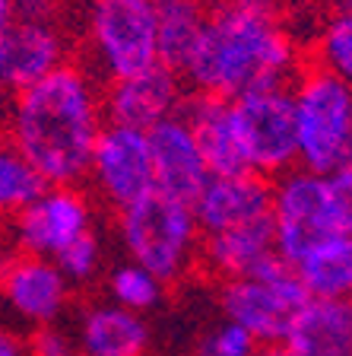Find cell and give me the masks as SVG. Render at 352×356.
<instances>
[{
    "label": "cell",
    "instance_id": "25",
    "mask_svg": "<svg viewBox=\"0 0 352 356\" xmlns=\"http://www.w3.org/2000/svg\"><path fill=\"white\" fill-rule=\"evenodd\" d=\"M194 356H257V341L235 321L222 318L194 343Z\"/></svg>",
    "mask_w": 352,
    "mask_h": 356
},
{
    "label": "cell",
    "instance_id": "9",
    "mask_svg": "<svg viewBox=\"0 0 352 356\" xmlns=\"http://www.w3.org/2000/svg\"><path fill=\"white\" fill-rule=\"evenodd\" d=\"M92 200L76 185H48L29 207L13 216V242L19 254L58 258L76 238L92 232Z\"/></svg>",
    "mask_w": 352,
    "mask_h": 356
},
{
    "label": "cell",
    "instance_id": "33",
    "mask_svg": "<svg viewBox=\"0 0 352 356\" xmlns=\"http://www.w3.org/2000/svg\"><path fill=\"white\" fill-rule=\"evenodd\" d=\"M257 356H295V353H292V350H286V347H283V350H260V353H257Z\"/></svg>",
    "mask_w": 352,
    "mask_h": 356
},
{
    "label": "cell",
    "instance_id": "21",
    "mask_svg": "<svg viewBox=\"0 0 352 356\" xmlns=\"http://www.w3.org/2000/svg\"><path fill=\"white\" fill-rule=\"evenodd\" d=\"M206 26V0H159L156 3V48L159 64L184 74Z\"/></svg>",
    "mask_w": 352,
    "mask_h": 356
},
{
    "label": "cell",
    "instance_id": "20",
    "mask_svg": "<svg viewBox=\"0 0 352 356\" xmlns=\"http://www.w3.org/2000/svg\"><path fill=\"white\" fill-rule=\"evenodd\" d=\"M305 48L311 67L352 86V0H321Z\"/></svg>",
    "mask_w": 352,
    "mask_h": 356
},
{
    "label": "cell",
    "instance_id": "22",
    "mask_svg": "<svg viewBox=\"0 0 352 356\" xmlns=\"http://www.w3.org/2000/svg\"><path fill=\"white\" fill-rule=\"evenodd\" d=\"M308 296L349 299L352 293V236H330L317 242L292 267Z\"/></svg>",
    "mask_w": 352,
    "mask_h": 356
},
{
    "label": "cell",
    "instance_id": "24",
    "mask_svg": "<svg viewBox=\"0 0 352 356\" xmlns=\"http://www.w3.org/2000/svg\"><path fill=\"white\" fill-rule=\"evenodd\" d=\"M44 188V178L7 140H0V220L29 207Z\"/></svg>",
    "mask_w": 352,
    "mask_h": 356
},
{
    "label": "cell",
    "instance_id": "7",
    "mask_svg": "<svg viewBox=\"0 0 352 356\" xmlns=\"http://www.w3.org/2000/svg\"><path fill=\"white\" fill-rule=\"evenodd\" d=\"M273 238L276 254L295 267L317 242L343 236L333 213L330 181L308 169H289L273 181Z\"/></svg>",
    "mask_w": 352,
    "mask_h": 356
},
{
    "label": "cell",
    "instance_id": "8",
    "mask_svg": "<svg viewBox=\"0 0 352 356\" xmlns=\"http://www.w3.org/2000/svg\"><path fill=\"white\" fill-rule=\"evenodd\" d=\"M232 102L244 163L257 175H283L299 165L295 153V108L289 86L251 89Z\"/></svg>",
    "mask_w": 352,
    "mask_h": 356
},
{
    "label": "cell",
    "instance_id": "3",
    "mask_svg": "<svg viewBox=\"0 0 352 356\" xmlns=\"http://www.w3.org/2000/svg\"><path fill=\"white\" fill-rule=\"evenodd\" d=\"M80 64L99 83L127 80L159 64L153 0H83L80 7Z\"/></svg>",
    "mask_w": 352,
    "mask_h": 356
},
{
    "label": "cell",
    "instance_id": "30",
    "mask_svg": "<svg viewBox=\"0 0 352 356\" xmlns=\"http://www.w3.org/2000/svg\"><path fill=\"white\" fill-rule=\"evenodd\" d=\"M10 102H13V92H10V89H3V86H0V131H3V124H7Z\"/></svg>",
    "mask_w": 352,
    "mask_h": 356
},
{
    "label": "cell",
    "instance_id": "23",
    "mask_svg": "<svg viewBox=\"0 0 352 356\" xmlns=\"http://www.w3.org/2000/svg\"><path fill=\"white\" fill-rule=\"evenodd\" d=\"M108 296L115 305L121 309H131L137 315L143 312H153L162 305L165 299V283L159 277H153L146 267L133 264V261H124V264H115L108 270Z\"/></svg>",
    "mask_w": 352,
    "mask_h": 356
},
{
    "label": "cell",
    "instance_id": "31",
    "mask_svg": "<svg viewBox=\"0 0 352 356\" xmlns=\"http://www.w3.org/2000/svg\"><path fill=\"white\" fill-rule=\"evenodd\" d=\"M13 16H16L13 3H10V0H0V29H7L10 22H13Z\"/></svg>",
    "mask_w": 352,
    "mask_h": 356
},
{
    "label": "cell",
    "instance_id": "12",
    "mask_svg": "<svg viewBox=\"0 0 352 356\" xmlns=\"http://www.w3.org/2000/svg\"><path fill=\"white\" fill-rule=\"evenodd\" d=\"M105 121L133 131H149L159 121L178 115L184 105V83L169 67H149L127 80H115L102 86Z\"/></svg>",
    "mask_w": 352,
    "mask_h": 356
},
{
    "label": "cell",
    "instance_id": "2",
    "mask_svg": "<svg viewBox=\"0 0 352 356\" xmlns=\"http://www.w3.org/2000/svg\"><path fill=\"white\" fill-rule=\"evenodd\" d=\"M102 127V83L86 64L67 60L54 74L13 92L3 134L44 185H76L86 178Z\"/></svg>",
    "mask_w": 352,
    "mask_h": 356
},
{
    "label": "cell",
    "instance_id": "32",
    "mask_svg": "<svg viewBox=\"0 0 352 356\" xmlns=\"http://www.w3.org/2000/svg\"><path fill=\"white\" fill-rule=\"evenodd\" d=\"M70 3H76V0H42L44 13H54V10H60V7H70ZM80 3H83V0H80Z\"/></svg>",
    "mask_w": 352,
    "mask_h": 356
},
{
    "label": "cell",
    "instance_id": "13",
    "mask_svg": "<svg viewBox=\"0 0 352 356\" xmlns=\"http://www.w3.org/2000/svg\"><path fill=\"white\" fill-rule=\"evenodd\" d=\"M0 293L26 325H58L70 305V283L51 258L16 254L0 267Z\"/></svg>",
    "mask_w": 352,
    "mask_h": 356
},
{
    "label": "cell",
    "instance_id": "34",
    "mask_svg": "<svg viewBox=\"0 0 352 356\" xmlns=\"http://www.w3.org/2000/svg\"><path fill=\"white\" fill-rule=\"evenodd\" d=\"M349 302H352V293H349Z\"/></svg>",
    "mask_w": 352,
    "mask_h": 356
},
{
    "label": "cell",
    "instance_id": "18",
    "mask_svg": "<svg viewBox=\"0 0 352 356\" xmlns=\"http://www.w3.org/2000/svg\"><path fill=\"white\" fill-rule=\"evenodd\" d=\"M295 356H352V302L308 296L286 334Z\"/></svg>",
    "mask_w": 352,
    "mask_h": 356
},
{
    "label": "cell",
    "instance_id": "11",
    "mask_svg": "<svg viewBox=\"0 0 352 356\" xmlns=\"http://www.w3.org/2000/svg\"><path fill=\"white\" fill-rule=\"evenodd\" d=\"M74 44L70 29L54 13L13 16L7 29H0V86L19 92L54 74L74 60Z\"/></svg>",
    "mask_w": 352,
    "mask_h": 356
},
{
    "label": "cell",
    "instance_id": "28",
    "mask_svg": "<svg viewBox=\"0 0 352 356\" xmlns=\"http://www.w3.org/2000/svg\"><path fill=\"white\" fill-rule=\"evenodd\" d=\"M29 356H80L76 353V341L58 325H44L32 334Z\"/></svg>",
    "mask_w": 352,
    "mask_h": 356
},
{
    "label": "cell",
    "instance_id": "6",
    "mask_svg": "<svg viewBox=\"0 0 352 356\" xmlns=\"http://www.w3.org/2000/svg\"><path fill=\"white\" fill-rule=\"evenodd\" d=\"M308 302V289L283 258L270 261L254 277L226 280L219 289L222 315L257 343H286L295 312Z\"/></svg>",
    "mask_w": 352,
    "mask_h": 356
},
{
    "label": "cell",
    "instance_id": "16",
    "mask_svg": "<svg viewBox=\"0 0 352 356\" xmlns=\"http://www.w3.org/2000/svg\"><path fill=\"white\" fill-rule=\"evenodd\" d=\"M181 115L191 124L194 137H197V147L203 153V163L210 169V175L251 172L248 163H244L242 143H238V131H235L232 102L228 99L194 92L191 99H184Z\"/></svg>",
    "mask_w": 352,
    "mask_h": 356
},
{
    "label": "cell",
    "instance_id": "15",
    "mask_svg": "<svg viewBox=\"0 0 352 356\" xmlns=\"http://www.w3.org/2000/svg\"><path fill=\"white\" fill-rule=\"evenodd\" d=\"M194 220L200 236L222 232L244 222L270 220L273 216V188L257 172H238V175H210L203 191L197 194Z\"/></svg>",
    "mask_w": 352,
    "mask_h": 356
},
{
    "label": "cell",
    "instance_id": "17",
    "mask_svg": "<svg viewBox=\"0 0 352 356\" xmlns=\"http://www.w3.org/2000/svg\"><path fill=\"white\" fill-rule=\"evenodd\" d=\"M200 258L203 264L222 280L254 277L270 261H276V238H273V216L270 220L244 222L222 232L200 236Z\"/></svg>",
    "mask_w": 352,
    "mask_h": 356
},
{
    "label": "cell",
    "instance_id": "27",
    "mask_svg": "<svg viewBox=\"0 0 352 356\" xmlns=\"http://www.w3.org/2000/svg\"><path fill=\"white\" fill-rule=\"evenodd\" d=\"M330 181V197H333V213H337V226L343 236H352V163L343 169L327 175Z\"/></svg>",
    "mask_w": 352,
    "mask_h": 356
},
{
    "label": "cell",
    "instance_id": "19",
    "mask_svg": "<svg viewBox=\"0 0 352 356\" xmlns=\"http://www.w3.org/2000/svg\"><path fill=\"white\" fill-rule=\"evenodd\" d=\"M153 331L146 318L115 302H102L83 312L76 331L80 356H146Z\"/></svg>",
    "mask_w": 352,
    "mask_h": 356
},
{
    "label": "cell",
    "instance_id": "14",
    "mask_svg": "<svg viewBox=\"0 0 352 356\" xmlns=\"http://www.w3.org/2000/svg\"><path fill=\"white\" fill-rule=\"evenodd\" d=\"M146 140L149 156H153L156 191L169 194L181 204H194L203 185L210 181V169H206L197 137H194L191 124L184 121V115L178 111L171 118L159 121L156 127H149Z\"/></svg>",
    "mask_w": 352,
    "mask_h": 356
},
{
    "label": "cell",
    "instance_id": "1",
    "mask_svg": "<svg viewBox=\"0 0 352 356\" xmlns=\"http://www.w3.org/2000/svg\"><path fill=\"white\" fill-rule=\"evenodd\" d=\"M305 58L286 0H206V26L181 80L194 92L238 99L251 89L289 86Z\"/></svg>",
    "mask_w": 352,
    "mask_h": 356
},
{
    "label": "cell",
    "instance_id": "10",
    "mask_svg": "<svg viewBox=\"0 0 352 356\" xmlns=\"http://www.w3.org/2000/svg\"><path fill=\"white\" fill-rule=\"evenodd\" d=\"M86 178L92 181L99 197L115 210H124L143 200L146 194H153L156 172L146 131H133V127L105 121L96 147H92V156H89Z\"/></svg>",
    "mask_w": 352,
    "mask_h": 356
},
{
    "label": "cell",
    "instance_id": "5",
    "mask_svg": "<svg viewBox=\"0 0 352 356\" xmlns=\"http://www.w3.org/2000/svg\"><path fill=\"white\" fill-rule=\"evenodd\" d=\"M117 238L127 261L146 267L162 283L181 280L200 252L194 207L159 191L117 210Z\"/></svg>",
    "mask_w": 352,
    "mask_h": 356
},
{
    "label": "cell",
    "instance_id": "29",
    "mask_svg": "<svg viewBox=\"0 0 352 356\" xmlns=\"http://www.w3.org/2000/svg\"><path fill=\"white\" fill-rule=\"evenodd\" d=\"M0 356H26V347L10 331H0Z\"/></svg>",
    "mask_w": 352,
    "mask_h": 356
},
{
    "label": "cell",
    "instance_id": "4",
    "mask_svg": "<svg viewBox=\"0 0 352 356\" xmlns=\"http://www.w3.org/2000/svg\"><path fill=\"white\" fill-rule=\"evenodd\" d=\"M299 169L330 175L352 163V86L305 64L289 83Z\"/></svg>",
    "mask_w": 352,
    "mask_h": 356
},
{
    "label": "cell",
    "instance_id": "26",
    "mask_svg": "<svg viewBox=\"0 0 352 356\" xmlns=\"http://www.w3.org/2000/svg\"><path fill=\"white\" fill-rule=\"evenodd\" d=\"M54 264H58V270L67 277V283H76V286L89 283L99 274V267H102V245H99L96 232L76 238L70 248H64V252L54 258Z\"/></svg>",
    "mask_w": 352,
    "mask_h": 356
}]
</instances>
